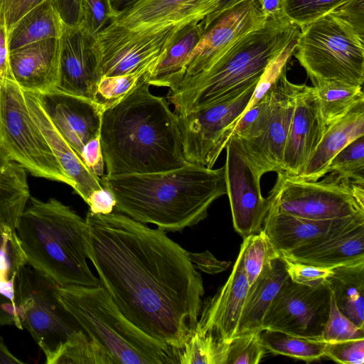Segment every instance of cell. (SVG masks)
<instances>
[{"label":"cell","instance_id":"cell-1","mask_svg":"<svg viewBox=\"0 0 364 364\" xmlns=\"http://www.w3.org/2000/svg\"><path fill=\"white\" fill-rule=\"evenodd\" d=\"M83 242L100 284L147 336L178 351L195 333L204 287L189 252L118 213L86 215Z\"/></svg>","mask_w":364,"mask_h":364},{"label":"cell","instance_id":"cell-2","mask_svg":"<svg viewBox=\"0 0 364 364\" xmlns=\"http://www.w3.org/2000/svg\"><path fill=\"white\" fill-rule=\"evenodd\" d=\"M148 72L103 109L99 139L107 175L160 172L187 163L178 114L166 98L151 93Z\"/></svg>","mask_w":364,"mask_h":364},{"label":"cell","instance_id":"cell-3","mask_svg":"<svg viewBox=\"0 0 364 364\" xmlns=\"http://www.w3.org/2000/svg\"><path fill=\"white\" fill-rule=\"evenodd\" d=\"M116 210L165 232H182L205 219L212 203L227 194L225 167L187 162L168 171L100 178Z\"/></svg>","mask_w":364,"mask_h":364},{"label":"cell","instance_id":"cell-4","mask_svg":"<svg viewBox=\"0 0 364 364\" xmlns=\"http://www.w3.org/2000/svg\"><path fill=\"white\" fill-rule=\"evenodd\" d=\"M285 16L269 18L264 27L244 36L210 68L169 90L177 114L208 106L258 82L269 63L299 36Z\"/></svg>","mask_w":364,"mask_h":364},{"label":"cell","instance_id":"cell-5","mask_svg":"<svg viewBox=\"0 0 364 364\" xmlns=\"http://www.w3.org/2000/svg\"><path fill=\"white\" fill-rule=\"evenodd\" d=\"M28 202L16 229L27 264L59 286L100 285L87 262L85 219L53 198Z\"/></svg>","mask_w":364,"mask_h":364},{"label":"cell","instance_id":"cell-6","mask_svg":"<svg viewBox=\"0 0 364 364\" xmlns=\"http://www.w3.org/2000/svg\"><path fill=\"white\" fill-rule=\"evenodd\" d=\"M58 296L81 329L114 363H178V353L127 319L101 284L60 286Z\"/></svg>","mask_w":364,"mask_h":364},{"label":"cell","instance_id":"cell-7","mask_svg":"<svg viewBox=\"0 0 364 364\" xmlns=\"http://www.w3.org/2000/svg\"><path fill=\"white\" fill-rule=\"evenodd\" d=\"M363 40L350 25L330 13L301 28L293 55L311 81L363 86Z\"/></svg>","mask_w":364,"mask_h":364},{"label":"cell","instance_id":"cell-8","mask_svg":"<svg viewBox=\"0 0 364 364\" xmlns=\"http://www.w3.org/2000/svg\"><path fill=\"white\" fill-rule=\"evenodd\" d=\"M266 198L268 208L311 220L364 215V184L335 172L320 181L279 172Z\"/></svg>","mask_w":364,"mask_h":364},{"label":"cell","instance_id":"cell-9","mask_svg":"<svg viewBox=\"0 0 364 364\" xmlns=\"http://www.w3.org/2000/svg\"><path fill=\"white\" fill-rule=\"evenodd\" d=\"M0 148L32 176L73 188L33 119L23 90L10 77L0 86Z\"/></svg>","mask_w":364,"mask_h":364},{"label":"cell","instance_id":"cell-10","mask_svg":"<svg viewBox=\"0 0 364 364\" xmlns=\"http://www.w3.org/2000/svg\"><path fill=\"white\" fill-rule=\"evenodd\" d=\"M59 285L33 269H22L15 284L14 299L21 311V323L54 364L64 345L82 330L58 296Z\"/></svg>","mask_w":364,"mask_h":364},{"label":"cell","instance_id":"cell-11","mask_svg":"<svg viewBox=\"0 0 364 364\" xmlns=\"http://www.w3.org/2000/svg\"><path fill=\"white\" fill-rule=\"evenodd\" d=\"M299 85L287 77L286 67L259 100V110L240 135L246 154L264 173L282 171L283 156Z\"/></svg>","mask_w":364,"mask_h":364},{"label":"cell","instance_id":"cell-12","mask_svg":"<svg viewBox=\"0 0 364 364\" xmlns=\"http://www.w3.org/2000/svg\"><path fill=\"white\" fill-rule=\"evenodd\" d=\"M258 82L208 106L178 114L186 162L213 168L247 107Z\"/></svg>","mask_w":364,"mask_h":364},{"label":"cell","instance_id":"cell-13","mask_svg":"<svg viewBox=\"0 0 364 364\" xmlns=\"http://www.w3.org/2000/svg\"><path fill=\"white\" fill-rule=\"evenodd\" d=\"M181 24L132 30L115 21L97 36L102 77L149 71L165 53Z\"/></svg>","mask_w":364,"mask_h":364},{"label":"cell","instance_id":"cell-14","mask_svg":"<svg viewBox=\"0 0 364 364\" xmlns=\"http://www.w3.org/2000/svg\"><path fill=\"white\" fill-rule=\"evenodd\" d=\"M328 284L309 287L285 280L264 316L262 330L321 338L331 306Z\"/></svg>","mask_w":364,"mask_h":364},{"label":"cell","instance_id":"cell-15","mask_svg":"<svg viewBox=\"0 0 364 364\" xmlns=\"http://www.w3.org/2000/svg\"><path fill=\"white\" fill-rule=\"evenodd\" d=\"M225 149V183L232 224L235 231L245 238L262 230L268 210L267 200L260 188L264 173L248 157L235 135L230 137Z\"/></svg>","mask_w":364,"mask_h":364},{"label":"cell","instance_id":"cell-16","mask_svg":"<svg viewBox=\"0 0 364 364\" xmlns=\"http://www.w3.org/2000/svg\"><path fill=\"white\" fill-rule=\"evenodd\" d=\"M267 20L256 0H244L222 12L203 29L178 85L207 70L238 40L264 27Z\"/></svg>","mask_w":364,"mask_h":364},{"label":"cell","instance_id":"cell-17","mask_svg":"<svg viewBox=\"0 0 364 364\" xmlns=\"http://www.w3.org/2000/svg\"><path fill=\"white\" fill-rule=\"evenodd\" d=\"M59 39V72L55 89L97 102L101 78V50L97 37L81 25H64Z\"/></svg>","mask_w":364,"mask_h":364},{"label":"cell","instance_id":"cell-18","mask_svg":"<svg viewBox=\"0 0 364 364\" xmlns=\"http://www.w3.org/2000/svg\"><path fill=\"white\" fill-rule=\"evenodd\" d=\"M36 94L54 127L82 159L85 145L100 136L104 105L55 88Z\"/></svg>","mask_w":364,"mask_h":364},{"label":"cell","instance_id":"cell-19","mask_svg":"<svg viewBox=\"0 0 364 364\" xmlns=\"http://www.w3.org/2000/svg\"><path fill=\"white\" fill-rule=\"evenodd\" d=\"M326 129L316 89L306 84L299 85L281 173L291 176L301 175Z\"/></svg>","mask_w":364,"mask_h":364},{"label":"cell","instance_id":"cell-20","mask_svg":"<svg viewBox=\"0 0 364 364\" xmlns=\"http://www.w3.org/2000/svg\"><path fill=\"white\" fill-rule=\"evenodd\" d=\"M249 284L240 250L231 273L216 294L203 303L196 331L228 341L236 331Z\"/></svg>","mask_w":364,"mask_h":364},{"label":"cell","instance_id":"cell-21","mask_svg":"<svg viewBox=\"0 0 364 364\" xmlns=\"http://www.w3.org/2000/svg\"><path fill=\"white\" fill-rule=\"evenodd\" d=\"M361 223H364V215L316 220L268 208L262 230L279 255L321 237Z\"/></svg>","mask_w":364,"mask_h":364},{"label":"cell","instance_id":"cell-22","mask_svg":"<svg viewBox=\"0 0 364 364\" xmlns=\"http://www.w3.org/2000/svg\"><path fill=\"white\" fill-rule=\"evenodd\" d=\"M60 39L33 43L9 52L11 75L23 90L36 93L55 89L58 80Z\"/></svg>","mask_w":364,"mask_h":364},{"label":"cell","instance_id":"cell-23","mask_svg":"<svg viewBox=\"0 0 364 364\" xmlns=\"http://www.w3.org/2000/svg\"><path fill=\"white\" fill-rule=\"evenodd\" d=\"M279 255L289 261L332 269L364 261V223L321 237Z\"/></svg>","mask_w":364,"mask_h":364},{"label":"cell","instance_id":"cell-24","mask_svg":"<svg viewBox=\"0 0 364 364\" xmlns=\"http://www.w3.org/2000/svg\"><path fill=\"white\" fill-rule=\"evenodd\" d=\"M29 112L41 129L73 189L86 203L91 195L102 189L100 178L86 166L76 151L59 133L43 109L35 92L23 91Z\"/></svg>","mask_w":364,"mask_h":364},{"label":"cell","instance_id":"cell-25","mask_svg":"<svg viewBox=\"0 0 364 364\" xmlns=\"http://www.w3.org/2000/svg\"><path fill=\"white\" fill-rule=\"evenodd\" d=\"M211 0H139L119 14L118 24L139 31L201 21Z\"/></svg>","mask_w":364,"mask_h":364},{"label":"cell","instance_id":"cell-26","mask_svg":"<svg viewBox=\"0 0 364 364\" xmlns=\"http://www.w3.org/2000/svg\"><path fill=\"white\" fill-rule=\"evenodd\" d=\"M362 136H364V100L355 104L344 116L326 127L303 172L294 177L304 181H318L327 173L332 159L348 144Z\"/></svg>","mask_w":364,"mask_h":364},{"label":"cell","instance_id":"cell-27","mask_svg":"<svg viewBox=\"0 0 364 364\" xmlns=\"http://www.w3.org/2000/svg\"><path fill=\"white\" fill-rule=\"evenodd\" d=\"M288 277L285 260L280 255L263 269L249 287L234 336L262 331L266 311Z\"/></svg>","mask_w":364,"mask_h":364},{"label":"cell","instance_id":"cell-28","mask_svg":"<svg viewBox=\"0 0 364 364\" xmlns=\"http://www.w3.org/2000/svg\"><path fill=\"white\" fill-rule=\"evenodd\" d=\"M203 32L199 20L180 25L165 53L148 72L150 85L174 88L181 80L190 56Z\"/></svg>","mask_w":364,"mask_h":364},{"label":"cell","instance_id":"cell-29","mask_svg":"<svg viewBox=\"0 0 364 364\" xmlns=\"http://www.w3.org/2000/svg\"><path fill=\"white\" fill-rule=\"evenodd\" d=\"M327 284L339 311L364 328V261L333 268Z\"/></svg>","mask_w":364,"mask_h":364},{"label":"cell","instance_id":"cell-30","mask_svg":"<svg viewBox=\"0 0 364 364\" xmlns=\"http://www.w3.org/2000/svg\"><path fill=\"white\" fill-rule=\"evenodd\" d=\"M63 28L54 0H46L25 14L7 33L9 51L38 41L60 38Z\"/></svg>","mask_w":364,"mask_h":364},{"label":"cell","instance_id":"cell-31","mask_svg":"<svg viewBox=\"0 0 364 364\" xmlns=\"http://www.w3.org/2000/svg\"><path fill=\"white\" fill-rule=\"evenodd\" d=\"M26 171L0 148V223L14 230L31 196Z\"/></svg>","mask_w":364,"mask_h":364},{"label":"cell","instance_id":"cell-32","mask_svg":"<svg viewBox=\"0 0 364 364\" xmlns=\"http://www.w3.org/2000/svg\"><path fill=\"white\" fill-rule=\"evenodd\" d=\"M318 97L321 114L328 127L364 100L363 86L334 80L311 81Z\"/></svg>","mask_w":364,"mask_h":364},{"label":"cell","instance_id":"cell-33","mask_svg":"<svg viewBox=\"0 0 364 364\" xmlns=\"http://www.w3.org/2000/svg\"><path fill=\"white\" fill-rule=\"evenodd\" d=\"M260 341L269 352L310 363L325 356L327 343L321 338L303 337L280 331L263 329Z\"/></svg>","mask_w":364,"mask_h":364},{"label":"cell","instance_id":"cell-34","mask_svg":"<svg viewBox=\"0 0 364 364\" xmlns=\"http://www.w3.org/2000/svg\"><path fill=\"white\" fill-rule=\"evenodd\" d=\"M26 257L16 230L0 223V294L14 299V287Z\"/></svg>","mask_w":364,"mask_h":364},{"label":"cell","instance_id":"cell-35","mask_svg":"<svg viewBox=\"0 0 364 364\" xmlns=\"http://www.w3.org/2000/svg\"><path fill=\"white\" fill-rule=\"evenodd\" d=\"M114 364L109 355L82 330L75 332L64 345L54 364Z\"/></svg>","mask_w":364,"mask_h":364},{"label":"cell","instance_id":"cell-36","mask_svg":"<svg viewBox=\"0 0 364 364\" xmlns=\"http://www.w3.org/2000/svg\"><path fill=\"white\" fill-rule=\"evenodd\" d=\"M224 344L210 333L195 331L178 351V363L223 364Z\"/></svg>","mask_w":364,"mask_h":364},{"label":"cell","instance_id":"cell-37","mask_svg":"<svg viewBox=\"0 0 364 364\" xmlns=\"http://www.w3.org/2000/svg\"><path fill=\"white\" fill-rule=\"evenodd\" d=\"M243 263L249 286L252 285L263 269L279 256L263 230L243 238Z\"/></svg>","mask_w":364,"mask_h":364},{"label":"cell","instance_id":"cell-38","mask_svg":"<svg viewBox=\"0 0 364 364\" xmlns=\"http://www.w3.org/2000/svg\"><path fill=\"white\" fill-rule=\"evenodd\" d=\"M349 0H283L284 16L299 28L331 13Z\"/></svg>","mask_w":364,"mask_h":364},{"label":"cell","instance_id":"cell-39","mask_svg":"<svg viewBox=\"0 0 364 364\" xmlns=\"http://www.w3.org/2000/svg\"><path fill=\"white\" fill-rule=\"evenodd\" d=\"M329 172L364 184V136L351 141L332 159L327 168Z\"/></svg>","mask_w":364,"mask_h":364},{"label":"cell","instance_id":"cell-40","mask_svg":"<svg viewBox=\"0 0 364 364\" xmlns=\"http://www.w3.org/2000/svg\"><path fill=\"white\" fill-rule=\"evenodd\" d=\"M265 351L259 333L236 336L225 341L223 364H257Z\"/></svg>","mask_w":364,"mask_h":364},{"label":"cell","instance_id":"cell-41","mask_svg":"<svg viewBox=\"0 0 364 364\" xmlns=\"http://www.w3.org/2000/svg\"><path fill=\"white\" fill-rule=\"evenodd\" d=\"M321 339L326 343L364 339V328L355 325L339 311L332 292L329 314Z\"/></svg>","mask_w":364,"mask_h":364},{"label":"cell","instance_id":"cell-42","mask_svg":"<svg viewBox=\"0 0 364 364\" xmlns=\"http://www.w3.org/2000/svg\"><path fill=\"white\" fill-rule=\"evenodd\" d=\"M81 7V26L96 37L117 17L110 0H82Z\"/></svg>","mask_w":364,"mask_h":364},{"label":"cell","instance_id":"cell-43","mask_svg":"<svg viewBox=\"0 0 364 364\" xmlns=\"http://www.w3.org/2000/svg\"><path fill=\"white\" fill-rule=\"evenodd\" d=\"M146 72L102 77L97 85V102L105 107L120 100L135 86L140 77Z\"/></svg>","mask_w":364,"mask_h":364},{"label":"cell","instance_id":"cell-44","mask_svg":"<svg viewBox=\"0 0 364 364\" xmlns=\"http://www.w3.org/2000/svg\"><path fill=\"white\" fill-rule=\"evenodd\" d=\"M283 259L286 262V269L289 279L297 284L309 287L327 284L328 278L333 274L332 268L318 267Z\"/></svg>","mask_w":364,"mask_h":364},{"label":"cell","instance_id":"cell-45","mask_svg":"<svg viewBox=\"0 0 364 364\" xmlns=\"http://www.w3.org/2000/svg\"><path fill=\"white\" fill-rule=\"evenodd\" d=\"M325 356L341 364H363L364 339L327 343Z\"/></svg>","mask_w":364,"mask_h":364},{"label":"cell","instance_id":"cell-46","mask_svg":"<svg viewBox=\"0 0 364 364\" xmlns=\"http://www.w3.org/2000/svg\"><path fill=\"white\" fill-rule=\"evenodd\" d=\"M331 13L350 25L364 39V0H349Z\"/></svg>","mask_w":364,"mask_h":364},{"label":"cell","instance_id":"cell-47","mask_svg":"<svg viewBox=\"0 0 364 364\" xmlns=\"http://www.w3.org/2000/svg\"><path fill=\"white\" fill-rule=\"evenodd\" d=\"M46 0H0V15L4 17L7 33L31 9Z\"/></svg>","mask_w":364,"mask_h":364},{"label":"cell","instance_id":"cell-48","mask_svg":"<svg viewBox=\"0 0 364 364\" xmlns=\"http://www.w3.org/2000/svg\"><path fill=\"white\" fill-rule=\"evenodd\" d=\"M81 157L86 166L99 178L105 175V166L99 137L90 141L85 145Z\"/></svg>","mask_w":364,"mask_h":364},{"label":"cell","instance_id":"cell-49","mask_svg":"<svg viewBox=\"0 0 364 364\" xmlns=\"http://www.w3.org/2000/svg\"><path fill=\"white\" fill-rule=\"evenodd\" d=\"M63 24L75 27L82 23V0H54Z\"/></svg>","mask_w":364,"mask_h":364},{"label":"cell","instance_id":"cell-50","mask_svg":"<svg viewBox=\"0 0 364 364\" xmlns=\"http://www.w3.org/2000/svg\"><path fill=\"white\" fill-rule=\"evenodd\" d=\"M14 325L23 329L21 311L18 302L0 294V326Z\"/></svg>","mask_w":364,"mask_h":364},{"label":"cell","instance_id":"cell-51","mask_svg":"<svg viewBox=\"0 0 364 364\" xmlns=\"http://www.w3.org/2000/svg\"><path fill=\"white\" fill-rule=\"evenodd\" d=\"M87 204L93 213L108 214L112 213L115 200L112 193L102 187V190L95 191L91 195Z\"/></svg>","mask_w":364,"mask_h":364},{"label":"cell","instance_id":"cell-52","mask_svg":"<svg viewBox=\"0 0 364 364\" xmlns=\"http://www.w3.org/2000/svg\"><path fill=\"white\" fill-rule=\"evenodd\" d=\"M189 255L196 269L209 274L223 271L229 265V263L217 260L208 251L202 253L189 252Z\"/></svg>","mask_w":364,"mask_h":364},{"label":"cell","instance_id":"cell-53","mask_svg":"<svg viewBox=\"0 0 364 364\" xmlns=\"http://www.w3.org/2000/svg\"><path fill=\"white\" fill-rule=\"evenodd\" d=\"M9 49L7 41V30L4 17L0 15V86L12 77L9 66Z\"/></svg>","mask_w":364,"mask_h":364},{"label":"cell","instance_id":"cell-54","mask_svg":"<svg viewBox=\"0 0 364 364\" xmlns=\"http://www.w3.org/2000/svg\"><path fill=\"white\" fill-rule=\"evenodd\" d=\"M244 0H211L206 16L200 21L206 28L222 12Z\"/></svg>","mask_w":364,"mask_h":364},{"label":"cell","instance_id":"cell-55","mask_svg":"<svg viewBox=\"0 0 364 364\" xmlns=\"http://www.w3.org/2000/svg\"><path fill=\"white\" fill-rule=\"evenodd\" d=\"M267 18H279L284 16L283 0H256Z\"/></svg>","mask_w":364,"mask_h":364},{"label":"cell","instance_id":"cell-56","mask_svg":"<svg viewBox=\"0 0 364 364\" xmlns=\"http://www.w3.org/2000/svg\"><path fill=\"white\" fill-rule=\"evenodd\" d=\"M22 364L23 362L15 357L7 348L4 340L0 337V364Z\"/></svg>","mask_w":364,"mask_h":364},{"label":"cell","instance_id":"cell-57","mask_svg":"<svg viewBox=\"0 0 364 364\" xmlns=\"http://www.w3.org/2000/svg\"><path fill=\"white\" fill-rule=\"evenodd\" d=\"M139 0H110L113 11L117 16L132 7Z\"/></svg>","mask_w":364,"mask_h":364}]
</instances>
